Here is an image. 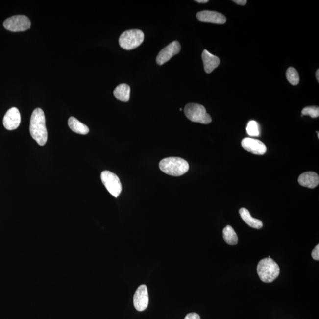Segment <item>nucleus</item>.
<instances>
[{
	"instance_id": "1",
	"label": "nucleus",
	"mask_w": 319,
	"mask_h": 319,
	"mask_svg": "<svg viewBox=\"0 0 319 319\" xmlns=\"http://www.w3.org/2000/svg\"><path fill=\"white\" fill-rule=\"evenodd\" d=\"M30 133L39 145H46L48 141V131L44 112L41 108H36L31 115Z\"/></svg>"
},
{
	"instance_id": "2",
	"label": "nucleus",
	"mask_w": 319,
	"mask_h": 319,
	"mask_svg": "<svg viewBox=\"0 0 319 319\" xmlns=\"http://www.w3.org/2000/svg\"><path fill=\"white\" fill-rule=\"evenodd\" d=\"M159 168L164 173L173 176H180L189 171V165L179 157H168L160 161Z\"/></svg>"
},
{
	"instance_id": "3",
	"label": "nucleus",
	"mask_w": 319,
	"mask_h": 319,
	"mask_svg": "<svg viewBox=\"0 0 319 319\" xmlns=\"http://www.w3.org/2000/svg\"><path fill=\"white\" fill-rule=\"evenodd\" d=\"M257 273L260 280L263 282L271 283L279 275L280 267L272 258H264L258 263Z\"/></svg>"
},
{
	"instance_id": "4",
	"label": "nucleus",
	"mask_w": 319,
	"mask_h": 319,
	"mask_svg": "<svg viewBox=\"0 0 319 319\" xmlns=\"http://www.w3.org/2000/svg\"><path fill=\"white\" fill-rule=\"evenodd\" d=\"M186 116L192 122L208 124L212 122V118L206 113L205 107L198 103H189L184 109Z\"/></svg>"
},
{
	"instance_id": "5",
	"label": "nucleus",
	"mask_w": 319,
	"mask_h": 319,
	"mask_svg": "<svg viewBox=\"0 0 319 319\" xmlns=\"http://www.w3.org/2000/svg\"><path fill=\"white\" fill-rule=\"evenodd\" d=\"M145 34L142 30H126L121 34L119 39L120 47L123 49L130 50L139 47L144 41Z\"/></svg>"
},
{
	"instance_id": "6",
	"label": "nucleus",
	"mask_w": 319,
	"mask_h": 319,
	"mask_svg": "<svg viewBox=\"0 0 319 319\" xmlns=\"http://www.w3.org/2000/svg\"><path fill=\"white\" fill-rule=\"evenodd\" d=\"M100 178L107 191L114 197H119L122 191V185L119 177L110 171H105L102 172Z\"/></svg>"
},
{
	"instance_id": "7",
	"label": "nucleus",
	"mask_w": 319,
	"mask_h": 319,
	"mask_svg": "<svg viewBox=\"0 0 319 319\" xmlns=\"http://www.w3.org/2000/svg\"><path fill=\"white\" fill-rule=\"evenodd\" d=\"M5 29L13 32H19L29 29L31 22L27 16L23 15L14 16L9 17L4 22Z\"/></svg>"
},
{
	"instance_id": "8",
	"label": "nucleus",
	"mask_w": 319,
	"mask_h": 319,
	"mask_svg": "<svg viewBox=\"0 0 319 319\" xmlns=\"http://www.w3.org/2000/svg\"><path fill=\"white\" fill-rule=\"evenodd\" d=\"M181 50V46L179 42H172L165 48H163L158 54L156 62L159 65H162L168 62L172 57L179 53Z\"/></svg>"
},
{
	"instance_id": "9",
	"label": "nucleus",
	"mask_w": 319,
	"mask_h": 319,
	"mask_svg": "<svg viewBox=\"0 0 319 319\" xmlns=\"http://www.w3.org/2000/svg\"><path fill=\"white\" fill-rule=\"evenodd\" d=\"M134 305L138 311L142 312L147 308L149 297L147 287L146 285H141L135 293Z\"/></svg>"
},
{
	"instance_id": "10",
	"label": "nucleus",
	"mask_w": 319,
	"mask_h": 319,
	"mask_svg": "<svg viewBox=\"0 0 319 319\" xmlns=\"http://www.w3.org/2000/svg\"><path fill=\"white\" fill-rule=\"evenodd\" d=\"M241 145L244 150L254 154L263 155L267 151L266 145L259 140L245 138L241 142Z\"/></svg>"
},
{
	"instance_id": "11",
	"label": "nucleus",
	"mask_w": 319,
	"mask_h": 319,
	"mask_svg": "<svg viewBox=\"0 0 319 319\" xmlns=\"http://www.w3.org/2000/svg\"><path fill=\"white\" fill-rule=\"evenodd\" d=\"M21 123V116L18 109L11 108L8 110L3 119V125L7 130H16Z\"/></svg>"
},
{
	"instance_id": "12",
	"label": "nucleus",
	"mask_w": 319,
	"mask_h": 319,
	"mask_svg": "<svg viewBox=\"0 0 319 319\" xmlns=\"http://www.w3.org/2000/svg\"><path fill=\"white\" fill-rule=\"evenodd\" d=\"M196 17L201 22L212 23V24H224L226 21V17L223 14L214 11H200L197 14Z\"/></svg>"
},
{
	"instance_id": "13",
	"label": "nucleus",
	"mask_w": 319,
	"mask_h": 319,
	"mask_svg": "<svg viewBox=\"0 0 319 319\" xmlns=\"http://www.w3.org/2000/svg\"><path fill=\"white\" fill-rule=\"evenodd\" d=\"M204 69L207 74L211 73L213 71L220 65L219 57L209 52L207 50H204L202 54Z\"/></svg>"
},
{
	"instance_id": "14",
	"label": "nucleus",
	"mask_w": 319,
	"mask_h": 319,
	"mask_svg": "<svg viewBox=\"0 0 319 319\" xmlns=\"http://www.w3.org/2000/svg\"><path fill=\"white\" fill-rule=\"evenodd\" d=\"M298 182L301 186L314 189L319 185V177L315 172H305L298 177Z\"/></svg>"
},
{
	"instance_id": "15",
	"label": "nucleus",
	"mask_w": 319,
	"mask_h": 319,
	"mask_svg": "<svg viewBox=\"0 0 319 319\" xmlns=\"http://www.w3.org/2000/svg\"><path fill=\"white\" fill-rule=\"evenodd\" d=\"M239 212L241 218L249 226L255 229H261L263 228V222L259 220L252 218L248 209L244 208H241Z\"/></svg>"
},
{
	"instance_id": "16",
	"label": "nucleus",
	"mask_w": 319,
	"mask_h": 319,
	"mask_svg": "<svg viewBox=\"0 0 319 319\" xmlns=\"http://www.w3.org/2000/svg\"><path fill=\"white\" fill-rule=\"evenodd\" d=\"M130 86L122 83L115 89L114 95L118 100L122 102H128L130 98Z\"/></svg>"
},
{
	"instance_id": "17",
	"label": "nucleus",
	"mask_w": 319,
	"mask_h": 319,
	"mask_svg": "<svg viewBox=\"0 0 319 319\" xmlns=\"http://www.w3.org/2000/svg\"><path fill=\"white\" fill-rule=\"evenodd\" d=\"M68 125L71 130L77 134L86 135L89 133L90 130L88 126L80 123L76 118L71 117L68 120Z\"/></svg>"
},
{
	"instance_id": "18",
	"label": "nucleus",
	"mask_w": 319,
	"mask_h": 319,
	"mask_svg": "<svg viewBox=\"0 0 319 319\" xmlns=\"http://www.w3.org/2000/svg\"><path fill=\"white\" fill-rule=\"evenodd\" d=\"M223 237L227 244L231 245H236L238 243V237L236 232L232 227L227 225L223 230Z\"/></svg>"
},
{
	"instance_id": "19",
	"label": "nucleus",
	"mask_w": 319,
	"mask_h": 319,
	"mask_svg": "<svg viewBox=\"0 0 319 319\" xmlns=\"http://www.w3.org/2000/svg\"><path fill=\"white\" fill-rule=\"evenodd\" d=\"M286 77L288 81L293 85H297L299 83V75L295 68L290 67L286 72Z\"/></svg>"
},
{
	"instance_id": "20",
	"label": "nucleus",
	"mask_w": 319,
	"mask_h": 319,
	"mask_svg": "<svg viewBox=\"0 0 319 319\" xmlns=\"http://www.w3.org/2000/svg\"><path fill=\"white\" fill-rule=\"evenodd\" d=\"M246 130L247 133L250 136L258 137L260 136V126L255 121H250L247 125Z\"/></svg>"
},
{
	"instance_id": "21",
	"label": "nucleus",
	"mask_w": 319,
	"mask_h": 319,
	"mask_svg": "<svg viewBox=\"0 0 319 319\" xmlns=\"http://www.w3.org/2000/svg\"><path fill=\"white\" fill-rule=\"evenodd\" d=\"M302 116H309L313 119L319 116V108L318 106H306L301 111Z\"/></svg>"
},
{
	"instance_id": "22",
	"label": "nucleus",
	"mask_w": 319,
	"mask_h": 319,
	"mask_svg": "<svg viewBox=\"0 0 319 319\" xmlns=\"http://www.w3.org/2000/svg\"><path fill=\"white\" fill-rule=\"evenodd\" d=\"M312 257L315 260H319V244L315 246L312 252Z\"/></svg>"
},
{
	"instance_id": "23",
	"label": "nucleus",
	"mask_w": 319,
	"mask_h": 319,
	"mask_svg": "<svg viewBox=\"0 0 319 319\" xmlns=\"http://www.w3.org/2000/svg\"><path fill=\"white\" fill-rule=\"evenodd\" d=\"M185 319H200V316L196 313H191L187 315Z\"/></svg>"
},
{
	"instance_id": "24",
	"label": "nucleus",
	"mask_w": 319,
	"mask_h": 319,
	"mask_svg": "<svg viewBox=\"0 0 319 319\" xmlns=\"http://www.w3.org/2000/svg\"><path fill=\"white\" fill-rule=\"evenodd\" d=\"M233 1L235 2V3L241 5H245L247 2L246 0H234V1Z\"/></svg>"
},
{
	"instance_id": "25",
	"label": "nucleus",
	"mask_w": 319,
	"mask_h": 319,
	"mask_svg": "<svg viewBox=\"0 0 319 319\" xmlns=\"http://www.w3.org/2000/svg\"><path fill=\"white\" fill-rule=\"evenodd\" d=\"M196 2H199V3H206L208 2V0H196Z\"/></svg>"
},
{
	"instance_id": "26",
	"label": "nucleus",
	"mask_w": 319,
	"mask_h": 319,
	"mask_svg": "<svg viewBox=\"0 0 319 319\" xmlns=\"http://www.w3.org/2000/svg\"><path fill=\"white\" fill-rule=\"evenodd\" d=\"M316 79H317L318 81L319 82V70H318L317 71H316Z\"/></svg>"
},
{
	"instance_id": "27",
	"label": "nucleus",
	"mask_w": 319,
	"mask_h": 319,
	"mask_svg": "<svg viewBox=\"0 0 319 319\" xmlns=\"http://www.w3.org/2000/svg\"><path fill=\"white\" fill-rule=\"evenodd\" d=\"M316 133H318V139H319V132H318H318H316Z\"/></svg>"
}]
</instances>
